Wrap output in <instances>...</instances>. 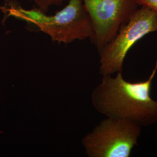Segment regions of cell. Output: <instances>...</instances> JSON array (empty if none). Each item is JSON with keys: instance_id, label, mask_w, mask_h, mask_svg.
Returning <instances> with one entry per match:
<instances>
[{"instance_id": "7a4b0ae2", "label": "cell", "mask_w": 157, "mask_h": 157, "mask_svg": "<svg viewBox=\"0 0 157 157\" xmlns=\"http://www.w3.org/2000/svg\"><path fill=\"white\" fill-rule=\"evenodd\" d=\"M0 11L6 17H13L35 25L52 41L59 43L90 39L92 34L90 18L82 0H69L67 6L52 15L38 8L25 9L11 1L0 6Z\"/></svg>"}, {"instance_id": "52a82bcc", "label": "cell", "mask_w": 157, "mask_h": 157, "mask_svg": "<svg viewBox=\"0 0 157 157\" xmlns=\"http://www.w3.org/2000/svg\"><path fill=\"white\" fill-rule=\"evenodd\" d=\"M137 6H146L157 13V0H135Z\"/></svg>"}, {"instance_id": "3957f363", "label": "cell", "mask_w": 157, "mask_h": 157, "mask_svg": "<svg viewBox=\"0 0 157 157\" xmlns=\"http://www.w3.org/2000/svg\"><path fill=\"white\" fill-rule=\"evenodd\" d=\"M157 32V13L141 6L117 34L99 51V71L102 76L123 71L124 62L129 51L146 35Z\"/></svg>"}, {"instance_id": "277c9868", "label": "cell", "mask_w": 157, "mask_h": 157, "mask_svg": "<svg viewBox=\"0 0 157 157\" xmlns=\"http://www.w3.org/2000/svg\"><path fill=\"white\" fill-rule=\"evenodd\" d=\"M140 126L126 119L102 120L82 140L89 157H129L141 133Z\"/></svg>"}, {"instance_id": "8992f818", "label": "cell", "mask_w": 157, "mask_h": 157, "mask_svg": "<svg viewBox=\"0 0 157 157\" xmlns=\"http://www.w3.org/2000/svg\"><path fill=\"white\" fill-rule=\"evenodd\" d=\"M37 6V8L43 11L47 12L51 6H59L65 0H31Z\"/></svg>"}, {"instance_id": "5b68a950", "label": "cell", "mask_w": 157, "mask_h": 157, "mask_svg": "<svg viewBox=\"0 0 157 157\" xmlns=\"http://www.w3.org/2000/svg\"><path fill=\"white\" fill-rule=\"evenodd\" d=\"M90 18V38L98 51L111 41L137 8L135 0H82Z\"/></svg>"}, {"instance_id": "6da1fadb", "label": "cell", "mask_w": 157, "mask_h": 157, "mask_svg": "<svg viewBox=\"0 0 157 157\" xmlns=\"http://www.w3.org/2000/svg\"><path fill=\"white\" fill-rule=\"evenodd\" d=\"M157 73V59L148 78L140 82L124 78L122 72L102 76L91 95L98 112L108 118L126 119L141 127L157 122V100L151 96L152 83Z\"/></svg>"}]
</instances>
